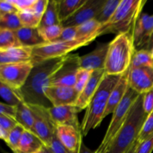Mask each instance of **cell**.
<instances>
[{
    "mask_svg": "<svg viewBox=\"0 0 153 153\" xmlns=\"http://www.w3.org/2000/svg\"><path fill=\"white\" fill-rule=\"evenodd\" d=\"M1 16H2V15L1 14V13H0V19H1Z\"/></svg>",
    "mask_w": 153,
    "mask_h": 153,
    "instance_id": "f5cc1de1",
    "label": "cell"
},
{
    "mask_svg": "<svg viewBox=\"0 0 153 153\" xmlns=\"http://www.w3.org/2000/svg\"><path fill=\"white\" fill-rule=\"evenodd\" d=\"M0 97L3 99L7 104L16 107L19 102L23 101L19 91L12 89L5 84L0 82Z\"/></svg>",
    "mask_w": 153,
    "mask_h": 153,
    "instance_id": "4316f807",
    "label": "cell"
},
{
    "mask_svg": "<svg viewBox=\"0 0 153 153\" xmlns=\"http://www.w3.org/2000/svg\"><path fill=\"white\" fill-rule=\"evenodd\" d=\"M153 151V136L150 138L139 143L136 153H152Z\"/></svg>",
    "mask_w": 153,
    "mask_h": 153,
    "instance_id": "ee69618b",
    "label": "cell"
},
{
    "mask_svg": "<svg viewBox=\"0 0 153 153\" xmlns=\"http://www.w3.org/2000/svg\"><path fill=\"white\" fill-rule=\"evenodd\" d=\"M33 66L31 61L0 64V82L19 91L26 82Z\"/></svg>",
    "mask_w": 153,
    "mask_h": 153,
    "instance_id": "ba28073f",
    "label": "cell"
},
{
    "mask_svg": "<svg viewBox=\"0 0 153 153\" xmlns=\"http://www.w3.org/2000/svg\"><path fill=\"white\" fill-rule=\"evenodd\" d=\"M139 96L140 94L136 93L128 85V88L123 100L112 113L113 115L111 120L106 130L105 134L99 147L96 149V151H94V153H106L115 136L125 123L130 109Z\"/></svg>",
    "mask_w": 153,
    "mask_h": 153,
    "instance_id": "52a82bcc",
    "label": "cell"
},
{
    "mask_svg": "<svg viewBox=\"0 0 153 153\" xmlns=\"http://www.w3.org/2000/svg\"><path fill=\"white\" fill-rule=\"evenodd\" d=\"M19 10L10 0H0V13L1 15L10 13H18Z\"/></svg>",
    "mask_w": 153,
    "mask_h": 153,
    "instance_id": "7bdbcfd3",
    "label": "cell"
},
{
    "mask_svg": "<svg viewBox=\"0 0 153 153\" xmlns=\"http://www.w3.org/2000/svg\"><path fill=\"white\" fill-rule=\"evenodd\" d=\"M49 117L55 126L59 125L71 126L81 130V125L78 120L79 111L74 105L46 108Z\"/></svg>",
    "mask_w": 153,
    "mask_h": 153,
    "instance_id": "5bb4252c",
    "label": "cell"
},
{
    "mask_svg": "<svg viewBox=\"0 0 153 153\" xmlns=\"http://www.w3.org/2000/svg\"><path fill=\"white\" fill-rule=\"evenodd\" d=\"M143 94H140L130 109L125 123L115 136L106 153H127L137 141L148 115L143 110Z\"/></svg>",
    "mask_w": 153,
    "mask_h": 153,
    "instance_id": "7a4b0ae2",
    "label": "cell"
},
{
    "mask_svg": "<svg viewBox=\"0 0 153 153\" xmlns=\"http://www.w3.org/2000/svg\"><path fill=\"white\" fill-rule=\"evenodd\" d=\"M49 148L51 149L52 153H73L70 152L69 149H67L65 146L61 144V143L58 140V137H57L56 133L54 135L53 140H52V143Z\"/></svg>",
    "mask_w": 153,
    "mask_h": 153,
    "instance_id": "b9f144b4",
    "label": "cell"
},
{
    "mask_svg": "<svg viewBox=\"0 0 153 153\" xmlns=\"http://www.w3.org/2000/svg\"><path fill=\"white\" fill-rule=\"evenodd\" d=\"M15 120L19 125L23 127L24 129L33 132V126H34L33 114L28 105L24 101L19 102L16 106Z\"/></svg>",
    "mask_w": 153,
    "mask_h": 153,
    "instance_id": "603a6c76",
    "label": "cell"
},
{
    "mask_svg": "<svg viewBox=\"0 0 153 153\" xmlns=\"http://www.w3.org/2000/svg\"><path fill=\"white\" fill-rule=\"evenodd\" d=\"M128 70L129 69L121 76L120 80L111 92L107 107L104 114V119L108 115L113 113L116 108L123 100L128 88Z\"/></svg>",
    "mask_w": 153,
    "mask_h": 153,
    "instance_id": "d6986e66",
    "label": "cell"
},
{
    "mask_svg": "<svg viewBox=\"0 0 153 153\" xmlns=\"http://www.w3.org/2000/svg\"><path fill=\"white\" fill-rule=\"evenodd\" d=\"M15 34L22 46L33 48L45 43L39 33L38 28L22 27L15 31Z\"/></svg>",
    "mask_w": 153,
    "mask_h": 153,
    "instance_id": "44dd1931",
    "label": "cell"
},
{
    "mask_svg": "<svg viewBox=\"0 0 153 153\" xmlns=\"http://www.w3.org/2000/svg\"><path fill=\"white\" fill-rule=\"evenodd\" d=\"M146 3V0H121L112 17L102 25L100 36L110 33L117 35L133 31Z\"/></svg>",
    "mask_w": 153,
    "mask_h": 153,
    "instance_id": "5b68a950",
    "label": "cell"
},
{
    "mask_svg": "<svg viewBox=\"0 0 153 153\" xmlns=\"http://www.w3.org/2000/svg\"><path fill=\"white\" fill-rule=\"evenodd\" d=\"M16 114V107L10 105L8 104L0 102V115H7L15 119Z\"/></svg>",
    "mask_w": 153,
    "mask_h": 153,
    "instance_id": "f6af8a7d",
    "label": "cell"
},
{
    "mask_svg": "<svg viewBox=\"0 0 153 153\" xmlns=\"http://www.w3.org/2000/svg\"><path fill=\"white\" fill-rule=\"evenodd\" d=\"M40 152V153H52V151H51V149H49V147H47V146H45V145H43V146H42Z\"/></svg>",
    "mask_w": 153,
    "mask_h": 153,
    "instance_id": "681fc988",
    "label": "cell"
},
{
    "mask_svg": "<svg viewBox=\"0 0 153 153\" xmlns=\"http://www.w3.org/2000/svg\"><path fill=\"white\" fill-rule=\"evenodd\" d=\"M143 107L146 114H149L153 111V88L143 94Z\"/></svg>",
    "mask_w": 153,
    "mask_h": 153,
    "instance_id": "f35d334b",
    "label": "cell"
},
{
    "mask_svg": "<svg viewBox=\"0 0 153 153\" xmlns=\"http://www.w3.org/2000/svg\"><path fill=\"white\" fill-rule=\"evenodd\" d=\"M22 46L16 37L15 31L0 30V49Z\"/></svg>",
    "mask_w": 153,
    "mask_h": 153,
    "instance_id": "1f68e13d",
    "label": "cell"
},
{
    "mask_svg": "<svg viewBox=\"0 0 153 153\" xmlns=\"http://www.w3.org/2000/svg\"><path fill=\"white\" fill-rule=\"evenodd\" d=\"M78 153H94V152L91 151L86 145L85 144L83 141V139H82V142H81L80 144V147H79V152Z\"/></svg>",
    "mask_w": 153,
    "mask_h": 153,
    "instance_id": "bcb514c9",
    "label": "cell"
},
{
    "mask_svg": "<svg viewBox=\"0 0 153 153\" xmlns=\"http://www.w3.org/2000/svg\"><path fill=\"white\" fill-rule=\"evenodd\" d=\"M24 131H25V129H24L23 127L18 124L9 131L7 137L4 140L7 146L12 149V151L14 153H17L18 152L19 143Z\"/></svg>",
    "mask_w": 153,
    "mask_h": 153,
    "instance_id": "4dcf8cb0",
    "label": "cell"
},
{
    "mask_svg": "<svg viewBox=\"0 0 153 153\" xmlns=\"http://www.w3.org/2000/svg\"><path fill=\"white\" fill-rule=\"evenodd\" d=\"M63 29L64 27L61 25V24L38 28L39 33L45 43H49L57 40L62 33Z\"/></svg>",
    "mask_w": 153,
    "mask_h": 153,
    "instance_id": "f546056e",
    "label": "cell"
},
{
    "mask_svg": "<svg viewBox=\"0 0 153 153\" xmlns=\"http://www.w3.org/2000/svg\"><path fill=\"white\" fill-rule=\"evenodd\" d=\"M19 11L31 10L35 0H10Z\"/></svg>",
    "mask_w": 153,
    "mask_h": 153,
    "instance_id": "60d3db41",
    "label": "cell"
},
{
    "mask_svg": "<svg viewBox=\"0 0 153 153\" xmlns=\"http://www.w3.org/2000/svg\"><path fill=\"white\" fill-rule=\"evenodd\" d=\"M22 27L17 13H6L0 19V30L16 31Z\"/></svg>",
    "mask_w": 153,
    "mask_h": 153,
    "instance_id": "f1b7e54d",
    "label": "cell"
},
{
    "mask_svg": "<svg viewBox=\"0 0 153 153\" xmlns=\"http://www.w3.org/2000/svg\"><path fill=\"white\" fill-rule=\"evenodd\" d=\"M150 53H151V55H152V59H153V47H152V50L150 51Z\"/></svg>",
    "mask_w": 153,
    "mask_h": 153,
    "instance_id": "816d5d0a",
    "label": "cell"
},
{
    "mask_svg": "<svg viewBox=\"0 0 153 153\" xmlns=\"http://www.w3.org/2000/svg\"><path fill=\"white\" fill-rule=\"evenodd\" d=\"M59 24H61V21L58 14V1L49 0L38 28Z\"/></svg>",
    "mask_w": 153,
    "mask_h": 153,
    "instance_id": "d4e9b609",
    "label": "cell"
},
{
    "mask_svg": "<svg viewBox=\"0 0 153 153\" xmlns=\"http://www.w3.org/2000/svg\"><path fill=\"white\" fill-rule=\"evenodd\" d=\"M55 133L58 140L67 149L73 153L79 152L81 142L83 139L82 131L67 125L57 126Z\"/></svg>",
    "mask_w": 153,
    "mask_h": 153,
    "instance_id": "e0dca14e",
    "label": "cell"
},
{
    "mask_svg": "<svg viewBox=\"0 0 153 153\" xmlns=\"http://www.w3.org/2000/svg\"><path fill=\"white\" fill-rule=\"evenodd\" d=\"M86 0H61L58 1V14L61 24L71 17Z\"/></svg>",
    "mask_w": 153,
    "mask_h": 153,
    "instance_id": "cb8c5ba5",
    "label": "cell"
},
{
    "mask_svg": "<svg viewBox=\"0 0 153 153\" xmlns=\"http://www.w3.org/2000/svg\"><path fill=\"white\" fill-rule=\"evenodd\" d=\"M138 144H139V142L137 141H137L134 143V145L131 146V149L128 150V152L127 153H136V150H137V146H138Z\"/></svg>",
    "mask_w": 153,
    "mask_h": 153,
    "instance_id": "c3c4849f",
    "label": "cell"
},
{
    "mask_svg": "<svg viewBox=\"0 0 153 153\" xmlns=\"http://www.w3.org/2000/svg\"><path fill=\"white\" fill-rule=\"evenodd\" d=\"M31 52L32 48L25 46L0 49V64L30 61Z\"/></svg>",
    "mask_w": 153,
    "mask_h": 153,
    "instance_id": "ffe728a7",
    "label": "cell"
},
{
    "mask_svg": "<svg viewBox=\"0 0 153 153\" xmlns=\"http://www.w3.org/2000/svg\"><path fill=\"white\" fill-rule=\"evenodd\" d=\"M80 69V56L78 54H69L61 67L51 78L49 85L73 87L76 83V75Z\"/></svg>",
    "mask_w": 153,
    "mask_h": 153,
    "instance_id": "30bf717a",
    "label": "cell"
},
{
    "mask_svg": "<svg viewBox=\"0 0 153 153\" xmlns=\"http://www.w3.org/2000/svg\"><path fill=\"white\" fill-rule=\"evenodd\" d=\"M136 49L133 40V31L117 34L109 43L105 71L109 76H121L131 66Z\"/></svg>",
    "mask_w": 153,
    "mask_h": 153,
    "instance_id": "3957f363",
    "label": "cell"
},
{
    "mask_svg": "<svg viewBox=\"0 0 153 153\" xmlns=\"http://www.w3.org/2000/svg\"><path fill=\"white\" fill-rule=\"evenodd\" d=\"M18 123L13 117L7 115H0V128L7 134Z\"/></svg>",
    "mask_w": 153,
    "mask_h": 153,
    "instance_id": "74e56055",
    "label": "cell"
},
{
    "mask_svg": "<svg viewBox=\"0 0 153 153\" xmlns=\"http://www.w3.org/2000/svg\"><path fill=\"white\" fill-rule=\"evenodd\" d=\"M121 76L106 75L103 79L87 107L83 120L81 124V131L83 137L86 136L91 129L97 128L104 120V114L107 107L109 96Z\"/></svg>",
    "mask_w": 153,
    "mask_h": 153,
    "instance_id": "277c9868",
    "label": "cell"
},
{
    "mask_svg": "<svg viewBox=\"0 0 153 153\" xmlns=\"http://www.w3.org/2000/svg\"><path fill=\"white\" fill-rule=\"evenodd\" d=\"M34 117L33 133L46 146L49 147L53 140L56 126L53 124L46 107L28 105Z\"/></svg>",
    "mask_w": 153,
    "mask_h": 153,
    "instance_id": "9c48e42d",
    "label": "cell"
},
{
    "mask_svg": "<svg viewBox=\"0 0 153 153\" xmlns=\"http://www.w3.org/2000/svg\"><path fill=\"white\" fill-rule=\"evenodd\" d=\"M153 136V111L147 115L144 123L140 131L137 141L139 143L144 141Z\"/></svg>",
    "mask_w": 153,
    "mask_h": 153,
    "instance_id": "e575fe53",
    "label": "cell"
},
{
    "mask_svg": "<svg viewBox=\"0 0 153 153\" xmlns=\"http://www.w3.org/2000/svg\"><path fill=\"white\" fill-rule=\"evenodd\" d=\"M100 36V31H99L93 35L70 41H52L42 43L32 48L31 62L34 65L46 60L66 56L76 49L89 45Z\"/></svg>",
    "mask_w": 153,
    "mask_h": 153,
    "instance_id": "8992f818",
    "label": "cell"
},
{
    "mask_svg": "<svg viewBox=\"0 0 153 153\" xmlns=\"http://www.w3.org/2000/svg\"><path fill=\"white\" fill-rule=\"evenodd\" d=\"M44 95L54 107L75 105L79 93L73 87L49 85L44 91Z\"/></svg>",
    "mask_w": 153,
    "mask_h": 153,
    "instance_id": "7c38bea8",
    "label": "cell"
},
{
    "mask_svg": "<svg viewBox=\"0 0 153 153\" xmlns=\"http://www.w3.org/2000/svg\"><path fill=\"white\" fill-rule=\"evenodd\" d=\"M105 0H86L85 4L66 21L61 23L64 28L78 26L94 19L100 13Z\"/></svg>",
    "mask_w": 153,
    "mask_h": 153,
    "instance_id": "8fae6325",
    "label": "cell"
},
{
    "mask_svg": "<svg viewBox=\"0 0 153 153\" xmlns=\"http://www.w3.org/2000/svg\"><path fill=\"white\" fill-rule=\"evenodd\" d=\"M152 32L153 14L141 13L133 30V40L136 51L144 49Z\"/></svg>",
    "mask_w": 153,
    "mask_h": 153,
    "instance_id": "9a60e30c",
    "label": "cell"
},
{
    "mask_svg": "<svg viewBox=\"0 0 153 153\" xmlns=\"http://www.w3.org/2000/svg\"><path fill=\"white\" fill-rule=\"evenodd\" d=\"M121 0H105L100 13L95 18L102 25L105 24L116 11Z\"/></svg>",
    "mask_w": 153,
    "mask_h": 153,
    "instance_id": "484cf974",
    "label": "cell"
},
{
    "mask_svg": "<svg viewBox=\"0 0 153 153\" xmlns=\"http://www.w3.org/2000/svg\"><path fill=\"white\" fill-rule=\"evenodd\" d=\"M43 143L31 131L25 130L21 137L17 153H35L40 152Z\"/></svg>",
    "mask_w": 153,
    "mask_h": 153,
    "instance_id": "7402d4cb",
    "label": "cell"
},
{
    "mask_svg": "<svg viewBox=\"0 0 153 153\" xmlns=\"http://www.w3.org/2000/svg\"><path fill=\"white\" fill-rule=\"evenodd\" d=\"M7 133L4 132L3 130H1V128H0V139H1V140H3L4 141L6 137H7Z\"/></svg>",
    "mask_w": 153,
    "mask_h": 153,
    "instance_id": "f907efd6",
    "label": "cell"
},
{
    "mask_svg": "<svg viewBox=\"0 0 153 153\" xmlns=\"http://www.w3.org/2000/svg\"><path fill=\"white\" fill-rule=\"evenodd\" d=\"M109 43H100L94 50L80 56V68L94 70L105 69Z\"/></svg>",
    "mask_w": 153,
    "mask_h": 153,
    "instance_id": "ac0fdd59",
    "label": "cell"
},
{
    "mask_svg": "<svg viewBox=\"0 0 153 153\" xmlns=\"http://www.w3.org/2000/svg\"><path fill=\"white\" fill-rule=\"evenodd\" d=\"M35 153H40V152H35Z\"/></svg>",
    "mask_w": 153,
    "mask_h": 153,
    "instance_id": "db71d44e",
    "label": "cell"
},
{
    "mask_svg": "<svg viewBox=\"0 0 153 153\" xmlns=\"http://www.w3.org/2000/svg\"><path fill=\"white\" fill-rule=\"evenodd\" d=\"M152 47H153V32H152V35H151L150 39H149V42H148V43L146 44V46H145L144 49H145V50H147V51H149V52H150V51L152 50Z\"/></svg>",
    "mask_w": 153,
    "mask_h": 153,
    "instance_id": "7dc6e473",
    "label": "cell"
},
{
    "mask_svg": "<svg viewBox=\"0 0 153 153\" xmlns=\"http://www.w3.org/2000/svg\"><path fill=\"white\" fill-rule=\"evenodd\" d=\"M128 85L138 94H144L153 88V67H143L128 70Z\"/></svg>",
    "mask_w": 153,
    "mask_h": 153,
    "instance_id": "4fadbf2b",
    "label": "cell"
},
{
    "mask_svg": "<svg viewBox=\"0 0 153 153\" xmlns=\"http://www.w3.org/2000/svg\"><path fill=\"white\" fill-rule=\"evenodd\" d=\"M92 73L93 71L91 70H85V69L80 68L79 70L76 75V83L74 85L75 90L79 93V94L82 92L85 85H87L92 75Z\"/></svg>",
    "mask_w": 153,
    "mask_h": 153,
    "instance_id": "d590c367",
    "label": "cell"
},
{
    "mask_svg": "<svg viewBox=\"0 0 153 153\" xmlns=\"http://www.w3.org/2000/svg\"><path fill=\"white\" fill-rule=\"evenodd\" d=\"M66 56L46 60L34 64L26 82L19 90L26 104L52 107L45 97L44 91L49 85L51 78L65 61Z\"/></svg>",
    "mask_w": 153,
    "mask_h": 153,
    "instance_id": "6da1fadb",
    "label": "cell"
},
{
    "mask_svg": "<svg viewBox=\"0 0 153 153\" xmlns=\"http://www.w3.org/2000/svg\"><path fill=\"white\" fill-rule=\"evenodd\" d=\"M149 67H153V59L150 52L145 49L137 50L134 52L131 62V68Z\"/></svg>",
    "mask_w": 153,
    "mask_h": 153,
    "instance_id": "83f0119b",
    "label": "cell"
},
{
    "mask_svg": "<svg viewBox=\"0 0 153 153\" xmlns=\"http://www.w3.org/2000/svg\"><path fill=\"white\" fill-rule=\"evenodd\" d=\"M77 26L65 27L63 29L62 33L57 40L54 41H70L77 38Z\"/></svg>",
    "mask_w": 153,
    "mask_h": 153,
    "instance_id": "8d00e7d4",
    "label": "cell"
},
{
    "mask_svg": "<svg viewBox=\"0 0 153 153\" xmlns=\"http://www.w3.org/2000/svg\"><path fill=\"white\" fill-rule=\"evenodd\" d=\"M105 76L106 73L105 71V69H100V70L93 71L89 81L82 92L79 94V97L74 105L79 111V112L87 108L91 99L94 96L96 91H97Z\"/></svg>",
    "mask_w": 153,
    "mask_h": 153,
    "instance_id": "2e32d148",
    "label": "cell"
},
{
    "mask_svg": "<svg viewBox=\"0 0 153 153\" xmlns=\"http://www.w3.org/2000/svg\"><path fill=\"white\" fill-rule=\"evenodd\" d=\"M49 0H35V2L33 4L31 10L40 19L43 16Z\"/></svg>",
    "mask_w": 153,
    "mask_h": 153,
    "instance_id": "ab89813d",
    "label": "cell"
},
{
    "mask_svg": "<svg viewBox=\"0 0 153 153\" xmlns=\"http://www.w3.org/2000/svg\"><path fill=\"white\" fill-rule=\"evenodd\" d=\"M101 27V24L97 22L95 19L88 21L80 25H78L77 38H82V37L93 35L99 32Z\"/></svg>",
    "mask_w": 153,
    "mask_h": 153,
    "instance_id": "d6a6232c",
    "label": "cell"
},
{
    "mask_svg": "<svg viewBox=\"0 0 153 153\" xmlns=\"http://www.w3.org/2000/svg\"><path fill=\"white\" fill-rule=\"evenodd\" d=\"M17 13L22 27L38 28L40 25L41 19L38 17L31 10L19 11Z\"/></svg>",
    "mask_w": 153,
    "mask_h": 153,
    "instance_id": "836d02e7",
    "label": "cell"
}]
</instances>
